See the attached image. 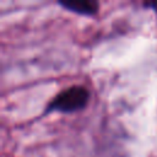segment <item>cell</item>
<instances>
[{
  "label": "cell",
  "mask_w": 157,
  "mask_h": 157,
  "mask_svg": "<svg viewBox=\"0 0 157 157\" xmlns=\"http://www.w3.org/2000/svg\"><path fill=\"white\" fill-rule=\"evenodd\" d=\"M142 6H144V7H146V9H152V10H155V11L157 12V1H152V2H144V4H142Z\"/></svg>",
  "instance_id": "cell-3"
},
{
  "label": "cell",
  "mask_w": 157,
  "mask_h": 157,
  "mask_svg": "<svg viewBox=\"0 0 157 157\" xmlns=\"http://www.w3.org/2000/svg\"><path fill=\"white\" fill-rule=\"evenodd\" d=\"M90 101V91L82 85H72L59 93H56L52 101L45 105L44 113H75L82 110Z\"/></svg>",
  "instance_id": "cell-1"
},
{
  "label": "cell",
  "mask_w": 157,
  "mask_h": 157,
  "mask_svg": "<svg viewBox=\"0 0 157 157\" xmlns=\"http://www.w3.org/2000/svg\"><path fill=\"white\" fill-rule=\"evenodd\" d=\"M58 4L66 11L82 16H94L99 10V2L96 0H76V1L59 0Z\"/></svg>",
  "instance_id": "cell-2"
}]
</instances>
